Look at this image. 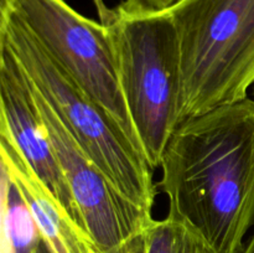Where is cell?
Returning <instances> with one entry per match:
<instances>
[{
	"label": "cell",
	"instance_id": "15",
	"mask_svg": "<svg viewBox=\"0 0 254 253\" xmlns=\"http://www.w3.org/2000/svg\"><path fill=\"white\" fill-rule=\"evenodd\" d=\"M253 93H254V86H253Z\"/></svg>",
	"mask_w": 254,
	"mask_h": 253
},
{
	"label": "cell",
	"instance_id": "12",
	"mask_svg": "<svg viewBox=\"0 0 254 253\" xmlns=\"http://www.w3.org/2000/svg\"><path fill=\"white\" fill-rule=\"evenodd\" d=\"M34 253H54V252H52L51 248L49 247V245H47L42 238H40L39 243H37L36 246V250H35Z\"/></svg>",
	"mask_w": 254,
	"mask_h": 253
},
{
	"label": "cell",
	"instance_id": "6",
	"mask_svg": "<svg viewBox=\"0 0 254 253\" xmlns=\"http://www.w3.org/2000/svg\"><path fill=\"white\" fill-rule=\"evenodd\" d=\"M32 86V84H31ZM82 228L98 253H113L153 222L150 211L124 197L84 154L54 109L34 88Z\"/></svg>",
	"mask_w": 254,
	"mask_h": 253
},
{
	"label": "cell",
	"instance_id": "14",
	"mask_svg": "<svg viewBox=\"0 0 254 253\" xmlns=\"http://www.w3.org/2000/svg\"><path fill=\"white\" fill-rule=\"evenodd\" d=\"M10 2H11V0H0V15L5 14L7 11Z\"/></svg>",
	"mask_w": 254,
	"mask_h": 253
},
{
	"label": "cell",
	"instance_id": "8",
	"mask_svg": "<svg viewBox=\"0 0 254 253\" xmlns=\"http://www.w3.org/2000/svg\"><path fill=\"white\" fill-rule=\"evenodd\" d=\"M1 169L29 207L42 240L54 253H98L88 236L39 180L14 144L0 135Z\"/></svg>",
	"mask_w": 254,
	"mask_h": 253
},
{
	"label": "cell",
	"instance_id": "13",
	"mask_svg": "<svg viewBox=\"0 0 254 253\" xmlns=\"http://www.w3.org/2000/svg\"><path fill=\"white\" fill-rule=\"evenodd\" d=\"M241 253H254V231L252 236L250 237V240H248V242L245 243V247H243Z\"/></svg>",
	"mask_w": 254,
	"mask_h": 253
},
{
	"label": "cell",
	"instance_id": "2",
	"mask_svg": "<svg viewBox=\"0 0 254 253\" xmlns=\"http://www.w3.org/2000/svg\"><path fill=\"white\" fill-rule=\"evenodd\" d=\"M111 40L122 94L141 151L160 168L174 131L183 123V74L178 32L169 11L129 12L93 0Z\"/></svg>",
	"mask_w": 254,
	"mask_h": 253
},
{
	"label": "cell",
	"instance_id": "9",
	"mask_svg": "<svg viewBox=\"0 0 254 253\" xmlns=\"http://www.w3.org/2000/svg\"><path fill=\"white\" fill-rule=\"evenodd\" d=\"M145 237V253H211L195 231L170 216L153 220Z\"/></svg>",
	"mask_w": 254,
	"mask_h": 253
},
{
	"label": "cell",
	"instance_id": "1",
	"mask_svg": "<svg viewBox=\"0 0 254 253\" xmlns=\"http://www.w3.org/2000/svg\"><path fill=\"white\" fill-rule=\"evenodd\" d=\"M160 168L168 216L203 240L211 253H241L254 227V99L185 119Z\"/></svg>",
	"mask_w": 254,
	"mask_h": 253
},
{
	"label": "cell",
	"instance_id": "10",
	"mask_svg": "<svg viewBox=\"0 0 254 253\" xmlns=\"http://www.w3.org/2000/svg\"><path fill=\"white\" fill-rule=\"evenodd\" d=\"M183 0H123L121 6L129 12L136 14H155L169 11Z\"/></svg>",
	"mask_w": 254,
	"mask_h": 253
},
{
	"label": "cell",
	"instance_id": "4",
	"mask_svg": "<svg viewBox=\"0 0 254 253\" xmlns=\"http://www.w3.org/2000/svg\"><path fill=\"white\" fill-rule=\"evenodd\" d=\"M178 32L183 122L248 98L254 86V0H183Z\"/></svg>",
	"mask_w": 254,
	"mask_h": 253
},
{
	"label": "cell",
	"instance_id": "5",
	"mask_svg": "<svg viewBox=\"0 0 254 253\" xmlns=\"http://www.w3.org/2000/svg\"><path fill=\"white\" fill-rule=\"evenodd\" d=\"M6 14L14 16L42 50L113 117L141 151L103 25L79 14L66 0H11L0 16Z\"/></svg>",
	"mask_w": 254,
	"mask_h": 253
},
{
	"label": "cell",
	"instance_id": "3",
	"mask_svg": "<svg viewBox=\"0 0 254 253\" xmlns=\"http://www.w3.org/2000/svg\"><path fill=\"white\" fill-rule=\"evenodd\" d=\"M0 41L9 46L34 88L114 188L129 201L151 212L158 192L153 169L113 117L86 93L10 14L0 16Z\"/></svg>",
	"mask_w": 254,
	"mask_h": 253
},
{
	"label": "cell",
	"instance_id": "7",
	"mask_svg": "<svg viewBox=\"0 0 254 253\" xmlns=\"http://www.w3.org/2000/svg\"><path fill=\"white\" fill-rule=\"evenodd\" d=\"M0 135L14 144L39 180L82 228L81 217L31 82L11 50L2 41H0Z\"/></svg>",
	"mask_w": 254,
	"mask_h": 253
},
{
	"label": "cell",
	"instance_id": "11",
	"mask_svg": "<svg viewBox=\"0 0 254 253\" xmlns=\"http://www.w3.org/2000/svg\"><path fill=\"white\" fill-rule=\"evenodd\" d=\"M145 231L139 233V235L134 236V237L130 238L129 241H127L123 246H121V247L117 251H114L113 253H145Z\"/></svg>",
	"mask_w": 254,
	"mask_h": 253
}]
</instances>
